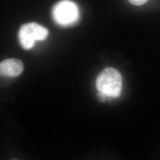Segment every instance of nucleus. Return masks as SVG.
I'll use <instances>...</instances> for the list:
<instances>
[{
	"instance_id": "nucleus-1",
	"label": "nucleus",
	"mask_w": 160,
	"mask_h": 160,
	"mask_svg": "<svg viewBox=\"0 0 160 160\" xmlns=\"http://www.w3.org/2000/svg\"><path fill=\"white\" fill-rule=\"evenodd\" d=\"M96 86L98 90L103 96L118 97L122 90V77L116 69L107 68L98 75Z\"/></svg>"
},
{
	"instance_id": "nucleus-2",
	"label": "nucleus",
	"mask_w": 160,
	"mask_h": 160,
	"mask_svg": "<svg viewBox=\"0 0 160 160\" xmlns=\"http://www.w3.org/2000/svg\"><path fill=\"white\" fill-rule=\"evenodd\" d=\"M52 17L58 24L63 27L70 26L78 22L79 8L71 0H62L53 7Z\"/></svg>"
},
{
	"instance_id": "nucleus-3",
	"label": "nucleus",
	"mask_w": 160,
	"mask_h": 160,
	"mask_svg": "<svg viewBox=\"0 0 160 160\" xmlns=\"http://www.w3.org/2000/svg\"><path fill=\"white\" fill-rule=\"evenodd\" d=\"M49 34L48 30L45 27L36 23L23 24L18 32V40L24 49H32L36 41L44 40Z\"/></svg>"
},
{
	"instance_id": "nucleus-4",
	"label": "nucleus",
	"mask_w": 160,
	"mask_h": 160,
	"mask_svg": "<svg viewBox=\"0 0 160 160\" xmlns=\"http://www.w3.org/2000/svg\"><path fill=\"white\" fill-rule=\"evenodd\" d=\"M24 69L22 61L17 59H7L0 63V75L6 77H17Z\"/></svg>"
},
{
	"instance_id": "nucleus-5",
	"label": "nucleus",
	"mask_w": 160,
	"mask_h": 160,
	"mask_svg": "<svg viewBox=\"0 0 160 160\" xmlns=\"http://www.w3.org/2000/svg\"><path fill=\"white\" fill-rule=\"evenodd\" d=\"M132 4L135 6H141L146 3L148 0H128Z\"/></svg>"
},
{
	"instance_id": "nucleus-6",
	"label": "nucleus",
	"mask_w": 160,
	"mask_h": 160,
	"mask_svg": "<svg viewBox=\"0 0 160 160\" xmlns=\"http://www.w3.org/2000/svg\"><path fill=\"white\" fill-rule=\"evenodd\" d=\"M11 160H17V159H16V158H13V159H12Z\"/></svg>"
}]
</instances>
